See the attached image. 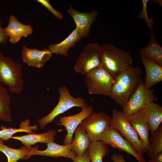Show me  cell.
Instances as JSON below:
<instances>
[{
	"mask_svg": "<svg viewBox=\"0 0 162 162\" xmlns=\"http://www.w3.org/2000/svg\"><path fill=\"white\" fill-rule=\"evenodd\" d=\"M3 21L0 19V44H5L7 42L9 37L6 34L4 28L2 27Z\"/></svg>",
	"mask_w": 162,
	"mask_h": 162,
	"instance_id": "31",
	"label": "cell"
},
{
	"mask_svg": "<svg viewBox=\"0 0 162 162\" xmlns=\"http://www.w3.org/2000/svg\"><path fill=\"white\" fill-rule=\"evenodd\" d=\"M6 34L9 38V41L13 44L17 43L22 38H26L33 34V29L31 25H26L19 21L15 16L11 15L8 24L4 28Z\"/></svg>",
	"mask_w": 162,
	"mask_h": 162,
	"instance_id": "15",
	"label": "cell"
},
{
	"mask_svg": "<svg viewBox=\"0 0 162 162\" xmlns=\"http://www.w3.org/2000/svg\"><path fill=\"white\" fill-rule=\"evenodd\" d=\"M100 141L114 148L131 155L138 162H146L142 155L139 154L131 143L124 139L116 129L110 127Z\"/></svg>",
	"mask_w": 162,
	"mask_h": 162,
	"instance_id": "10",
	"label": "cell"
},
{
	"mask_svg": "<svg viewBox=\"0 0 162 162\" xmlns=\"http://www.w3.org/2000/svg\"><path fill=\"white\" fill-rule=\"evenodd\" d=\"M52 54L49 49L45 48L41 50L31 49L23 45L21 57L23 62L28 66L40 68L43 67L50 60Z\"/></svg>",
	"mask_w": 162,
	"mask_h": 162,
	"instance_id": "14",
	"label": "cell"
},
{
	"mask_svg": "<svg viewBox=\"0 0 162 162\" xmlns=\"http://www.w3.org/2000/svg\"><path fill=\"white\" fill-rule=\"evenodd\" d=\"M146 70L144 85L148 89L162 81V66L152 60L140 56Z\"/></svg>",
	"mask_w": 162,
	"mask_h": 162,
	"instance_id": "17",
	"label": "cell"
},
{
	"mask_svg": "<svg viewBox=\"0 0 162 162\" xmlns=\"http://www.w3.org/2000/svg\"><path fill=\"white\" fill-rule=\"evenodd\" d=\"M136 114L142 115L146 118L151 135L158 129L162 122V107L154 102L148 104Z\"/></svg>",
	"mask_w": 162,
	"mask_h": 162,
	"instance_id": "16",
	"label": "cell"
},
{
	"mask_svg": "<svg viewBox=\"0 0 162 162\" xmlns=\"http://www.w3.org/2000/svg\"><path fill=\"white\" fill-rule=\"evenodd\" d=\"M150 147L148 150L147 155L152 159L162 152V124L152 135L149 139Z\"/></svg>",
	"mask_w": 162,
	"mask_h": 162,
	"instance_id": "27",
	"label": "cell"
},
{
	"mask_svg": "<svg viewBox=\"0 0 162 162\" xmlns=\"http://www.w3.org/2000/svg\"><path fill=\"white\" fill-rule=\"evenodd\" d=\"M100 64L115 78L121 73L133 66L131 53L112 44L100 45Z\"/></svg>",
	"mask_w": 162,
	"mask_h": 162,
	"instance_id": "2",
	"label": "cell"
},
{
	"mask_svg": "<svg viewBox=\"0 0 162 162\" xmlns=\"http://www.w3.org/2000/svg\"><path fill=\"white\" fill-rule=\"evenodd\" d=\"M36 1L50 12L54 17L60 19H62L63 16L62 14L52 7L49 0H37Z\"/></svg>",
	"mask_w": 162,
	"mask_h": 162,
	"instance_id": "29",
	"label": "cell"
},
{
	"mask_svg": "<svg viewBox=\"0 0 162 162\" xmlns=\"http://www.w3.org/2000/svg\"><path fill=\"white\" fill-rule=\"evenodd\" d=\"M93 108L92 106H87L82 108L81 111L75 115L60 117L56 122L58 125L64 126L67 133L64 139V145L71 144L73 141L72 138L74 132L78 126L82 122L93 113Z\"/></svg>",
	"mask_w": 162,
	"mask_h": 162,
	"instance_id": "11",
	"label": "cell"
},
{
	"mask_svg": "<svg viewBox=\"0 0 162 162\" xmlns=\"http://www.w3.org/2000/svg\"><path fill=\"white\" fill-rule=\"evenodd\" d=\"M47 148L45 150L38 149V146L32 147L27 154L26 158L28 159L33 155L48 156L52 158L64 157L72 160L76 156L72 150L71 144L60 145L53 141L46 144Z\"/></svg>",
	"mask_w": 162,
	"mask_h": 162,
	"instance_id": "12",
	"label": "cell"
},
{
	"mask_svg": "<svg viewBox=\"0 0 162 162\" xmlns=\"http://www.w3.org/2000/svg\"><path fill=\"white\" fill-rule=\"evenodd\" d=\"M158 100L154 90L146 88L143 81L128 99L123 108L122 112L129 118L148 104Z\"/></svg>",
	"mask_w": 162,
	"mask_h": 162,
	"instance_id": "8",
	"label": "cell"
},
{
	"mask_svg": "<svg viewBox=\"0 0 162 162\" xmlns=\"http://www.w3.org/2000/svg\"><path fill=\"white\" fill-rule=\"evenodd\" d=\"M129 122L138 134L143 145L147 150L150 147L149 139L150 128L144 116L135 114L129 118Z\"/></svg>",
	"mask_w": 162,
	"mask_h": 162,
	"instance_id": "18",
	"label": "cell"
},
{
	"mask_svg": "<svg viewBox=\"0 0 162 162\" xmlns=\"http://www.w3.org/2000/svg\"><path fill=\"white\" fill-rule=\"evenodd\" d=\"M58 92L59 95V100L57 105L49 114L38 121L42 130L52 122L58 116L70 108L75 106L82 108L87 105L86 102L83 98L80 97L75 98L72 96L66 86L59 87Z\"/></svg>",
	"mask_w": 162,
	"mask_h": 162,
	"instance_id": "4",
	"label": "cell"
},
{
	"mask_svg": "<svg viewBox=\"0 0 162 162\" xmlns=\"http://www.w3.org/2000/svg\"><path fill=\"white\" fill-rule=\"evenodd\" d=\"M82 38L75 28L63 40L57 44H51L48 46L49 49L52 53L68 56V52L71 47L75 46L76 43Z\"/></svg>",
	"mask_w": 162,
	"mask_h": 162,
	"instance_id": "20",
	"label": "cell"
},
{
	"mask_svg": "<svg viewBox=\"0 0 162 162\" xmlns=\"http://www.w3.org/2000/svg\"><path fill=\"white\" fill-rule=\"evenodd\" d=\"M74 139L71 143L72 149L76 155L82 154L89 146L91 141L85 130L79 124L74 130Z\"/></svg>",
	"mask_w": 162,
	"mask_h": 162,
	"instance_id": "22",
	"label": "cell"
},
{
	"mask_svg": "<svg viewBox=\"0 0 162 162\" xmlns=\"http://www.w3.org/2000/svg\"><path fill=\"white\" fill-rule=\"evenodd\" d=\"M151 160L152 162H162V152L156 155Z\"/></svg>",
	"mask_w": 162,
	"mask_h": 162,
	"instance_id": "33",
	"label": "cell"
},
{
	"mask_svg": "<svg viewBox=\"0 0 162 162\" xmlns=\"http://www.w3.org/2000/svg\"><path fill=\"white\" fill-rule=\"evenodd\" d=\"M113 162H126L124 156L120 154H113L111 157ZM148 162H152L150 160Z\"/></svg>",
	"mask_w": 162,
	"mask_h": 162,
	"instance_id": "32",
	"label": "cell"
},
{
	"mask_svg": "<svg viewBox=\"0 0 162 162\" xmlns=\"http://www.w3.org/2000/svg\"><path fill=\"white\" fill-rule=\"evenodd\" d=\"M24 83L21 65L4 56L0 51V84L7 86L10 92L19 94L23 90Z\"/></svg>",
	"mask_w": 162,
	"mask_h": 162,
	"instance_id": "3",
	"label": "cell"
},
{
	"mask_svg": "<svg viewBox=\"0 0 162 162\" xmlns=\"http://www.w3.org/2000/svg\"><path fill=\"white\" fill-rule=\"evenodd\" d=\"M149 0H142V8L141 11L139 13L138 18L142 19L145 22L150 30L152 32L154 23V19L153 17H149L147 12V4Z\"/></svg>",
	"mask_w": 162,
	"mask_h": 162,
	"instance_id": "28",
	"label": "cell"
},
{
	"mask_svg": "<svg viewBox=\"0 0 162 162\" xmlns=\"http://www.w3.org/2000/svg\"><path fill=\"white\" fill-rule=\"evenodd\" d=\"M67 11L73 18L76 27L75 28L82 38L88 36L91 25L97 18L98 13L94 10L88 13L78 11L70 5Z\"/></svg>",
	"mask_w": 162,
	"mask_h": 162,
	"instance_id": "13",
	"label": "cell"
},
{
	"mask_svg": "<svg viewBox=\"0 0 162 162\" xmlns=\"http://www.w3.org/2000/svg\"><path fill=\"white\" fill-rule=\"evenodd\" d=\"M30 121L27 118L24 121H22L19 126L18 128H13L9 127L8 128L6 127L2 126L0 130V139L3 141H8L11 138L13 135L19 132H26L28 134L34 133V131L38 130V127L37 125H30Z\"/></svg>",
	"mask_w": 162,
	"mask_h": 162,
	"instance_id": "23",
	"label": "cell"
},
{
	"mask_svg": "<svg viewBox=\"0 0 162 162\" xmlns=\"http://www.w3.org/2000/svg\"><path fill=\"white\" fill-rule=\"evenodd\" d=\"M11 98L7 88L0 84V120L11 122L12 114L10 108Z\"/></svg>",
	"mask_w": 162,
	"mask_h": 162,
	"instance_id": "24",
	"label": "cell"
},
{
	"mask_svg": "<svg viewBox=\"0 0 162 162\" xmlns=\"http://www.w3.org/2000/svg\"><path fill=\"white\" fill-rule=\"evenodd\" d=\"M30 149L24 146L19 149L12 148L4 145L3 141L0 139V151L6 156L8 162H17L20 159L25 160Z\"/></svg>",
	"mask_w": 162,
	"mask_h": 162,
	"instance_id": "26",
	"label": "cell"
},
{
	"mask_svg": "<svg viewBox=\"0 0 162 162\" xmlns=\"http://www.w3.org/2000/svg\"><path fill=\"white\" fill-rule=\"evenodd\" d=\"M57 131L51 130L46 132L40 134H29L22 136H13L11 138L20 140L24 146L30 149L31 146L38 142L48 143L55 140V136Z\"/></svg>",
	"mask_w": 162,
	"mask_h": 162,
	"instance_id": "19",
	"label": "cell"
},
{
	"mask_svg": "<svg viewBox=\"0 0 162 162\" xmlns=\"http://www.w3.org/2000/svg\"><path fill=\"white\" fill-rule=\"evenodd\" d=\"M142 70L136 66L121 73L115 78L110 97L123 108L141 82Z\"/></svg>",
	"mask_w": 162,
	"mask_h": 162,
	"instance_id": "1",
	"label": "cell"
},
{
	"mask_svg": "<svg viewBox=\"0 0 162 162\" xmlns=\"http://www.w3.org/2000/svg\"><path fill=\"white\" fill-rule=\"evenodd\" d=\"M147 45L139 51L140 56L151 59L162 66V48L158 44L155 34L152 32Z\"/></svg>",
	"mask_w": 162,
	"mask_h": 162,
	"instance_id": "21",
	"label": "cell"
},
{
	"mask_svg": "<svg viewBox=\"0 0 162 162\" xmlns=\"http://www.w3.org/2000/svg\"><path fill=\"white\" fill-rule=\"evenodd\" d=\"M115 79L101 65L85 75V81L90 94L110 97Z\"/></svg>",
	"mask_w": 162,
	"mask_h": 162,
	"instance_id": "5",
	"label": "cell"
},
{
	"mask_svg": "<svg viewBox=\"0 0 162 162\" xmlns=\"http://www.w3.org/2000/svg\"><path fill=\"white\" fill-rule=\"evenodd\" d=\"M112 113L110 127L117 130L140 154L142 155L147 152V150L143 145L137 133L130 124L129 118L118 109H114Z\"/></svg>",
	"mask_w": 162,
	"mask_h": 162,
	"instance_id": "6",
	"label": "cell"
},
{
	"mask_svg": "<svg viewBox=\"0 0 162 162\" xmlns=\"http://www.w3.org/2000/svg\"><path fill=\"white\" fill-rule=\"evenodd\" d=\"M88 150L92 162H103V157L110 153L109 145L100 140L91 142Z\"/></svg>",
	"mask_w": 162,
	"mask_h": 162,
	"instance_id": "25",
	"label": "cell"
},
{
	"mask_svg": "<svg viewBox=\"0 0 162 162\" xmlns=\"http://www.w3.org/2000/svg\"><path fill=\"white\" fill-rule=\"evenodd\" d=\"M72 160L73 162H90L91 160L88 148L82 154L76 155Z\"/></svg>",
	"mask_w": 162,
	"mask_h": 162,
	"instance_id": "30",
	"label": "cell"
},
{
	"mask_svg": "<svg viewBox=\"0 0 162 162\" xmlns=\"http://www.w3.org/2000/svg\"><path fill=\"white\" fill-rule=\"evenodd\" d=\"M99 46L97 43H92L84 48L74 67L76 72L85 75L101 65Z\"/></svg>",
	"mask_w": 162,
	"mask_h": 162,
	"instance_id": "9",
	"label": "cell"
},
{
	"mask_svg": "<svg viewBox=\"0 0 162 162\" xmlns=\"http://www.w3.org/2000/svg\"><path fill=\"white\" fill-rule=\"evenodd\" d=\"M111 116L102 112L92 113L80 125L88 134L91 142L100 141L110 127Z\"/></svg>",
	"mask_w": 162,
	"mask_h": 162,
	"instance_id": "7",
	"label": "cell"
}]
</instances>
